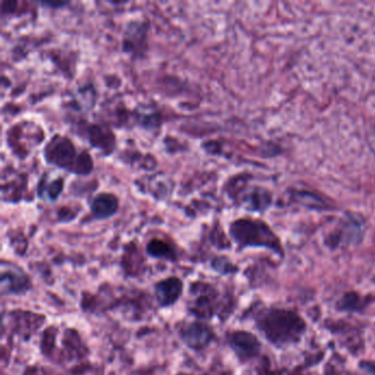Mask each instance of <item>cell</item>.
Here are the masks:
<instances>
[{
	"label": "cell",
	"mask_w": 375,
	"mask_h": 375,
	"mask_svg": "<svg viewBox=\"0 0 375 375\" xmlns=\"http://www.w3.org/2000/svg\"><path fill=\"white\" fill-rule=\"evenodd\" d=\"M147 253L155 259H164L175 262L177 260L176 249L174 245L165 240L154 239L149 241L147 245Z\"/></svg>",
	"instance_id": "obj_12"
},
{
	"label": "cell",
	"mask_w": 375,
	"mask_h": 375,
	"mask_svg": "<svg viewBox=\"0 0 375 375\" xmlns=\"http://www.w3.org/2000/svg\"><path fill=\"white\" fill-rule=\"evenodd\" d=\"M183 293V282L176 276L165 278L154 285V295L160 307L172 306Z\"/></svg>",
	"instance_id": "obj_8"
},
{
	"label": "cell",
	"mask_w": 375,
	"mask_h": 375,
	"mask_svg": "<svg viewBox=\"0 0 375 375\" xmlns=\"http://www.w3.org/2000/svg\"><path fill=\"white\" fill-rule=\"evenodd\" d=\"M122 268L127 275L138 276L142 274L144 270V259L136 245H131L127 248L122 257Z\"/></svg>",
	"instance_id": "obj_13"
},
{
	"label": "cell",
	"mask_w": 375,
	"mask_h": 375,
	"mask_svg": "<svg viewBox=\"0 0 375 375\" xmlns=\"http://www.w3.org/2000/svg\"><path fill=\"white\" fill-rule=\"evenodd\" d=\"M360 297L358 294L354 293L346 294L342 302H339L340 310H360Z\"/></svg>",
	"instance_id": "obj_17"
},
{
	"label": "cell",
	"mask_w": 375,
	"mask_h": 375,
	"mask_svg": "<svg viewBox=\"0 0 375 375\" xmlns=\"http://www.w3.org/2000/svg\"><path fill=\"white\" fill-rule=\"evenodd\" d=\"M1 294L3 295H22L32 288V282L20 266L10 262H1Z\"/></svg>",
	"instance_id": "obj_6"
},
{
	"label": "cell",
	"mask_w": 375,
	"mask_h": 375,
	"mask_svg": "<svg viewBox=\"0 0 375 375\" xmlns=\"http://www.w3.org/2000/svg\"><path fill=\"white\" fill-rule=\"evenodd\" d=\"M88 134H90V142L96 148L102 149V151H112L114 148L115 136L107 127L98 126V125L90 127Z\"/></svg>",
	"instance_id": "obj_15"
},
{
	"label": "cell",
	"mask_w": 375,
	"mask_h": 375,
	"mask_svg": "<svg viewBox=\"0 0 375 375\" xmlns=\"http://www.w3.org/2000/svg\"><path fill=\"white\" fill-rule=\"evenodd\" d=\"M230 233L240 247H268L280 250L278 240L270 228L260 221L239 219L230 226Z\"/></svg>",
	"instance_id": "obj_3"
},
{
	"label": "cell",
	"mask_w": 375,
	"mask_h": 375,
	"mask_svg": "<svg viewBox=\"0 0 375 375\" xmlns=\"http://www.w3.org/2000/svg\"><path fill=\"white\" fill-rule=\"evenodd\" d=\"M58 329L56 327H50L43 332L41 340V351L44 356L51 358L53 354L54 344H56Z\"/></svg>",
	"instance_id": "obj_16"
},
{
	"label": "cell",
	"mask_w": 375,
	"mask_h": 375,
	"mask_svg": "<svg viewBox=\"0 0 375 375\" xmlns=\"http://www.w3.org/2000/svg\"><path fill=\"white\" fill-rule=\"evenodd\" d=\"M217 290L205 282H195L189 287V310L199 319H211L217 312Z\"/></svg>",
	"instance_id": "obj_4"
},
{
	"label": "cell",
	"mask_w": 375,
	"mask_h": 375,
	"mask_svg": "<svg viewBox=\"0 0 375 375\" xmlns=\"http://www.w3.org/2000/svg\"><path fill=\"white\" fill-rule=\"evenodd\" d=\"M148 26L143 22L133 21L129 24L125 32L124 50L134 54L144 53L148 48L147 46V32Z\"/></svg>",
	"instance_id": "obj_9"
},
{
	"label": "cell",
	"mask_w": 375,
	"mask_h": 375,
	"mask_svg": "<svg viewBox=\"0 0 375 375\" xmlns=\"http://www.w3.org/2000/svg\"><path fill=\"white\" fill-rule=\"evenodd\" d=\"M90 211L97 219L112 217L118 211V197L112 193H100L90 201Z\"/></svg>",
	"instance_id": "obj_11"
},
{
	"label": "cell",
	"mask_w": 375,
	"mask_h": 375,
	"mask_svg": "<svg viewBox=\"0 0 375 375\" xmlns=\"http://www.w3.org/2000/svg\"><path fill=\"white\" fill-rule=\"evenodd\" d=\"M46 162L75 174L92 172V157L88 153L78 154L72 141L66 137L56 136L46 144L44 150Z\"/></svg>",
	"instance_id": "obj_2"
},
{
	"label": "cell",
	"mask_w": 375,
	"mask_h": 375,
	"mask_svg": "<svg viewBox=\"0 0 375 375\" xmlns=\"http://www.w3.org/2000/svg\"><path fill=\"white\" fill-rule=\"evenodd\" d=\"M10 318L15 330H17L20 334L27 337L31 336L34 332H36V329L43 324L44 320L41 315L33 314L31 312H21V310L10 312Z\"/></svg>",
	"instance_id": "obj_10"
},
{
	"label": "cell",
	"mask_w": 375,
	"mask_h": 375,
	"mask_svg": "<svg viewBox=\"0 0 375 375\" xmlns=\"http://www.w3.org/2000/svg\"><path fill=\"white\" fill-rule=\"evenodd\" d=\"M362 364H364V368L369 371V372L373 373V375H375V362H363Z\"/></svg>",
	"instance_id": "obj_19"
},
{
	"label": "cell",
	"mask_w": 375,
	"mask_h": 375,
	"mask_svg": "<svg viewBox=\"0 0 375 375\" xmlns=\"http://www.w3.org/2000/svg\"><path fill=\"white\" fill-rule=\"evenodd\" d=\"M63 346L70 358L80 359L88 356V347L85 346L75 329H66L64 332Z\"/></svg>",
	"instance_id": "obj_14"
},
{
	"label": "cell",
	"mask_w": 375,
	"mask_h": 375,
	"mask_svg": "<svg viewBox=\"0 0 375 375\" xmlns=\"http://www.w3.org/2000/svg\"><path fill=\"white\" fill-rule=\"evenodd\" d=\"M268 340L276 346L295 344L305 332L306 324L297 314L284 310H271L258 322Z\"/></svg>",
	"instance_id": "obj_1"
},
{
	"label": "cell",
	"mask_w": 375,
	"mask_h": 375,
	"mask_svg": "<svg viewBox=\"0 0 375 375\" xmlns=\"http://www.w3.org/2000/svg\"><path fill=\"white\" fill-rule=\"evenodd\" d=\"M213 269L217 270L218 272H221V273L223 274H228L230 273V272L235 271V270H233L235 268H233L229 262H228L227 264H221L219 258L215 259V261L213 262Z\"/></svg>",
	"instance_id": "obj_18"
},
{
	"label": "cell",
	"mask_w": 375,
	"mask_h": 375,
	"mask_svg": "<svg viewBox=\"0 0 375 375\" xmlns=\"http://www.w3.org/2000/svg\"><path fill=\"white\" fill-rule=\"evenodd\" d=\"M229 344L241 361H247L257 356L261 347L257 337L247 332H236L230 334Z\"/></svg>",
	"instance_id": "obj_7"
},
{
	"label": "cell",
	"mask_w": 375,
	"mask_h": 375,
	"mask_svg": "<svg viewBox=\"0 0 375 375\" xmlns=\"http://www.w3.org/2000/svg\"><path fill=\"white\" fill-rule=\"evenodd\" d=\"M177 332L185 346L195 351L208 347L215 338L213 328L204 322H181L177 324Z\"/></svg>",
	"instance_id": "obj_5"
}]
</instances>
